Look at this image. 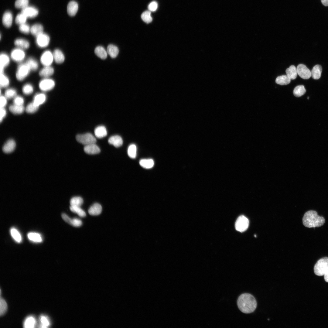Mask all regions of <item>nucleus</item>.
I'll list each match as a JSON object with an SVG mask.
<instances>
[{
	"label": "nucleus",
	"mask_w": 328,
	"mask_h": 328,
	"mask_svg": "<svg viewBox=\"0 0 328 328\" xmlns=\"http://www.w3.org/2000/svg\"><path fill=\"white\" fill-rule=\"evenodd\" d=\"M158 4L155 1L151 2L148 5V9L150 12H154L157 9Z\"/></svg>",
	"instance_id": "5fc2aeb1"
},
{
	"label": "nucleus",
	"mask_w": 328,
	"mask_h": 328,
	"mask_svg": "<svg viewBox=\"0 0 328 328\" xmlns=\"http://www.w3.org/2000/svg\"><path fill=\"white\" fill-rule=\"evenodd\" d=\"M83 198L79 196L72 197L70 201V206L80 207L83 203Z\"/></svg>",
	"instance_id": "ea45409f"
},
{
	"label": "nucleus",
	"mask_w": 328,
	"mask_h": 328,
	"mask_svg": "<svg viewBox=\"0 0 328 328\" xmlns=\"http://www.w3.org/2000/svg\"><path fill=\"white\" fill-rule=\"evenodd\" d=\"M9 84V80L8 77L4 73H0V85L1 87H8Z\"/></svg>",
	"instance_id": "58836bf2"
},
{
	"label": "nucleus",
	"mask_w": 328,
	"mask_h": 328,
	"mask_svg": "<svg viewBox=\"0 0 328 328\" xmlns=\"http://www.w3.org/2000/svg\"><path fill=\"white\" fill-rule=\"evenodd\" d=\"M76 138L78 142L85 145L95 143L96 142L95 138L93 135L89 133L78 135L76 136Z\"/></svg>",
	"instance_id": "39448f33"
},
{
	"label": "nucleus",
	"mask_w": 328,
	"mask_h": 328,
	"mask_svg": "<svg viewBox=\"0 0 328 328\" xmlns=\"http://www.w3.org/2000/svg\"><path fill=\"white\" fill-rule=\"evenodd\" d=\"M102 210L101 205L98 203H95L89 208L88 212L91 215L96 216L99 215L101 213Z\"/></svg>",
	"instance_id": "5701e85b"
},
{
	"label": "nucleus",
	"mask_w": 328,
	"mask_h": 328,
	"mask_svg": "<svg viewBox=\"0 0 328 328\" xmlns=\"http://www.w3.org/2000/svg\"><path fill=\"white\" fill-rule=\"evenodd\" d=\"M39 106L36 105L33 102L29 103L26 108V111L29 113H33L38 109Z\"/></svg>",
	"instance_id": "de8ad7c7"
},
{
	"label": "nucleus",
	"mask_w": 328,
	"mask_h": 328,
	"mask_svg": "<svg viewBox=\"0 0 328 328\" xmlns=\"http://www.w3.org/2000/svg\"><path fill=\"white\" fill-rule=\"evenodd\" d=\"M328 270V257H324L319 260L315 264L314 271L317 275H324Z\"/></svg>",
	"instance_id": "7ed1b4c3"
},
{
	"label": "nucleus",
	"mask_w": 328,
	"mask_h": 328,
	"mask_svg": "<svg viewBox=\"0 0 328 328\" xmlns=\"http://www.w3.org/2000/svg\"><path fill=\"white\" fill-rule=\"evenodd\" d=\"M24 103V99L20 96H16L14 98L13 103L14 104L18 105H23Z\"/></svg>",
	"instance_id": "603ef678"
},
{
	"label": "nucleus",
	"mask_w": 328,
	"mask_h": 328,
	"mask_svg": "<svg viewBox=\"0 0 328 328\" xmlns=\"http://www.w3.org/2000/svg\"><path fill=\"white\" fill-rule=\"evenodd\" d=\"M249 224L248 219L244 216L241 215L238 217L236 221L235 228L237 231L242 232L248 229Z\"/></svg>",
	"instance_id": "423d86ee"
},
{
	"label": "nucleus",
	"mask_w": 328,
	"mask_h": 328,
	"mask_svg": "<svg viewBox=\"0 0 328 328\" xmlns=\"http://www.w3.org/2000/svg\"><path fill=\"white\" fill-rule=\"evenodd\" d=\"M17 92L16 90L13 88H9L5 91V96L7 99L14 98L16 96Z\"/></svg>",
	"instance_id": "49530a36"
},
{
	"label": "nucleus",
	"mask_w": 328,
	"mask_h": 328,
	"mask_svg": "<svg viewBox=\"0 0 328 328\" xmlns=\"http://www.w3.org/2000/svg\"><path fill=\"white\" fill-rule=\"evenodd\" d=\"M27 237L30 240L33 242L39 243L42 241L41 236L38 233L29 232L27 234Z\"/></svg>",
	"instance_id": "473e14b6"
},
{
	"label": "nucleus",
	"mask_w": 328,
	"mask_h": 328,
	"mask_svg": "<svg viewBox=\"0 0 328 328\" xmlns=\"http://www.w3.org/2000/svg\"><path fill=\"white\" fill-rule=\"evenodd\" d=\"M15 146L16 144L14 140L12 139H9L4 145L3 151L5 153H11L15 149Z\"/></svg>",
	"instance_id": "6ab92c4d"
},
{
	"label": "nucleus",
	"mask_w": 328,
	"mask_h": 328,
	"mask_svg": "<svg viewBox=\"0 0 328 328\" xmlns=\"http://www.w3.org/2000/svg\"><path fill=\"white\" fill-rule=\"evenodd\" d=\"M9 109L13 114H18L22 113L25 109L23 105H18L13 104L9 106Z\"/></svg>",
	"instance_id": "c85d7f7f"
},
{
	"label": "nucleus",
	"mask_w": 328,
	"mask_h": 328,
	"mask_svg": "<svg viewBox=\"0 0 328 328\" xmlns=\"http://www.w3.org/2000/svg\"><path fill=\"white\" fill-rule=\"evenodd\" d=\"M78 4L75 1H72L70 2L68 4L67 11L68 14L70 16H75L78 11Z\"/></svg>",
	"instance_id": "dca6fc26"
},
{
	"label": "nucleus",
	"mask_w": 328,
	"mask_h": 328,
	"mask_svg": "<svg viewBox=\"0 0 328 328\" xmlns=\"http://www.w3.org/2000/svg\"><path fill=\"white\" fill-rule=\"evenodd\" d=\"M297 73L302 78L308 79L311 76V72L306 65L302 64H299L296 68Z\"/></svg>",
	"instance_id": "9b49d317"
},
{
	"label": "nucleus",
	"mask_w": 328,
	"mask_h": 328,
	"mask_svg": "<svg viewBox=\"0 0 328 328\" xmlns=\"http://www.w3.org/2000/svg\"><path fill=\"white\" fill-rule=\"evenodd\" d=\"M137 148L134 144L130 145L128 149V156L132 159L135 158L136 156Z\"/></svg>",
	"instance_id": "a19ab883"
},
{
	"label": "nucleus",
	"mask_w": 328,
	"mask_h": 328,
	"mask_svg": "<svg viewBox=\"0 0 328 328\" xmlns=\"http://www.w3.org/2000/svg\"><path fill=\"white\" fill-rule=\"evenodd\" d=\"M21 12L25 15L27 18H33L38 15V11L34 7L28 6L22 9Z\"/></svg>",
	"instance_id": "f8f14e48"
},
{
	"label": "nucleus",
	"mask_w": 328,
	"mask_h": 328,
	"mask_svg": "<svg viewBox=\"0 0 328 328\" xmlns=\"http://www.w3.org/2000/svg\"><path fill=\"white\" fill-rule=\"evenodd\" d=\"M13 19L12 15L10 11L5 12L2 16V22L3 25L7 28L11 26Z\"/></svg>",
	"instance_id": "f3484780"
},
{
	"label": "nucleus",
	"mask_w": 328,
	"mask_h": 328,
	"mask_svg": "<svg viewBox=\"0 0 328 328\" xmlns=\"http://www.w3.org/2000/svg\"><path fill=\"white\" fill-rule=\"evenodd\" d=\"M139 164L142 167L146 169H149L153 166L154 162L152 159H143L140 161Z\"/></svg>",
	"instance_id": "72a5a7b5"
},
{
	"label": "nucleus",
	"mask_w": 328,
	"mask_h": 328,
	"mask_svg": "<svg viewBox=\"0 0 328 328\" xmlns=\"http://www.w3.org/2000/svg\"><path fill=\"white\" fill-rule=\"evenodd\" d=\"M322 68L319 65H316L313 68L311 72V76L314 79H319L321 77Z\"/></svg>",
	"instance_id": "b1692460"
},
{
	"label": "nucleus",
	"mask_w": 328,
	"mask_h": 328,
	"mask_svg": "<svg viewBox=\"0 0 328 328\" xmlns=\"http://www.w3.org/2000/svg\"><path fill=\"white\" fill-rule=\"evenodd\" d=\"M54 60L58 64L63 63L65 60V56L62 51L59 49H55L53 52Z\"/></svg>",
	"instance_id": "412c9836"
},
{
	"label": "nucleus",
	"mask_w": 328,
	"mask_h": 328,
	"mask_svg": "<svg viewBox=\"0 0 328 328\" xmlns=\"http://www.w3.org/2000/svg\"><path fill=\"white\" fill-rule=\"evenodd\" d=\"M286 75L291 80H294L296 78L297 75V69L295 66L292 65L285 70Z\"/></svg>",
	"instance_id": "a878e982"
},
{
	"label": "nucleus",
	"mask_w": 328,
	"mask_h": 328,
	"mask_svg": "<svg viewBox=\"0 0 328 328\" xmlns=\"http://www.w3.org/2000/svg\"><path fill=\"white\" fill-rule=\"evenodd\" d=\"M107 52L111 58H115L118 54L119 50L116 46L110 44L107 47Z\"/></svg>",
	"instance_id": "c756f323"
},
{
	"label": "nucleus",
	"mask_w": 328,
	"mask_h": 328,
	"mask_svg": "<svg viewBox=\"0 0 328 328\" xmlns=\"http://www.w3.org/2000/svg\"><path fill=\"white\" fill-rule=\"evenodd\" d=\"M10 57L7 54L2 53L0 55V73H4L5 68L9 63Z\"/></svg>",
	"instance_id": "4468645a"
},
{
	"label": "nucleus",
	"mask_w": 328,
	"mask_h": 328,
	"mask_svg": "<svg viewBox=\"0 0 328 328\" xmlns=\"http://www.w3.org/2000/svg\"><path fill=\"white\" fill-rule=\"evenodd\" d=\"M27 18V17L25 15L21 12L16 16L15 22L16 24L20 25L26 23Z\"/></svg>",
	"instance_id": "79ce46f5"
},
{
	"label": "nucleus",
	"mask_w": 328,
	"mask_h": 328,
	"mask_svg": "<svg viewBox=\"0 0 328 328\" xmlns=\"http://www.w3.org/2000/svg\"><path fill=\"white\" fill-rule=\"evenodd\" d=\"M63 219L67 223L75 227H79L82 224V221L77 218H71L66 214L63 213L61 215Z\"/></svg>",
	"instance_id": "ddd939ff"
},
{
	"label": "nucleus",
	"mask_w": 328,
	"mask_h": 328,
	"mask_svg": "<svg viewBox=\"0 0 328 328\" xmlns=\"http://www.w3.org/2000/svg\"><path fill=\"white\" fill-rule=\"evenodd\" d=\"M46 97L45 94L43 93L37 94L34 96L33 102L37 106H39L43 104L46 101Z\"/></svg>",
	"instance_id": "cd10ccee"
},
{
	"label": "nucleus",
	"mask_w": 328,
	"mask_h": 328,
	"mask_svg": "<svg viewBox=\"0 0 328 328\" xmlns=\"http://www.w3.org/2000/svg\"><path fill=\"white\" fill-rule=\"evenodd\" d=\"M322 4L325 6H328V0H321Z\"/></svg>",
	"instance_id": "bf43d9fd"
},
{
	"label": "nucleus",
	"mask_w": 328,
	"mask_h": 328,
	"mask_svg": "<svg viewBox=\"0 0 328 328\" xmlns=\"http://www.w3.org/2000/svg\"><path fill=\"white\" fill-rule=\"evenodd\" d=\"M55 85V82L53 79L49 77L44 78L39 82L40 89L43 91H47L53 89Z\"/></svg>",
	"instance_id": "0eeeda50"
},
{
	"label": "nucleus",
	"mask_w": 328,
	"mask_h": 328,
	"mask_svg": "<svg viewBox=\"0 0 328 328\" xmlns=\"http://www.w3.org/2000/svg\"><path fill=\"white\" fill-rule=\"evenodd\" d=\"M70 208L72 212L77 214L80 217H83L86 216L85 212L80 207L70 206Z\"/></svg>",
	"instance_id": "4c0bfd02"
},
{
	"label": "nucleus",
	"mask_w": 328,
	"mask_h": 328,
	"mask_svg": "<svg viewBox=\"0 0 328 328\" xmlns=\"http://www.w3.org/2000/svg\"><path fill=\"white\" fill-rule=\"evenodd\" d=\"M324 218L319 216L314 210H309L305 213L302 218L303 225L309 228L319 227L323 225Z\"/></svg>",
	"instance_id": "f03ea898"
},
{
	"label": "nucleus",
	"mask_w": 328,
	"mask_h": 328,
	"mask_svg": "<svg viewBox=\"0 0 328 328\" xmlns=\"http://www.w3.org/2000/svg\"><path fill=\"white\" fill-rule=\"evenodd\" d=\"M54 72V68L51 66H44L39 72V76L44 78L49 77Z\"/></svg>",
	"instance_id": "4be33fe9"
},
{
	"label": "nucleus",
	"mask_w": 328,
	"mask_h": 328,
	"mask_svg": "<svg viewBox=\"0 0 328 328\" xmlns=\"http://www.w3.org/2000/svg\"><path fill=\"white\" fill-rule=\"evenodd\" d=\"M7 306L6 301L3 298H0V315H3L6 312Z\"/></svg>",
	"instance_id": "8fccbe9b"
},
{
	"label": "nucleus",
	"mask_w": 328,
	"mask_h": 328,
	"mask_svg": "<svg viewBox=\"0 0 328 328\" xmlns=\"http://www.w3.org/2000/svg\"><path fill=\"white\" fill-rule=\"evenodd\" d=\"M237 305L241 312L245 313H249L255 309L257 303L255 298L252 295L244 293L238 297Z\"/></svg>",
	"instance_id": "f257e3e1"
},
{
	"label": "nucleus",
	"mask_w": 328,
	"mask_h": 328,
	"mask_svg": "<svg viewBox=\"0 0 328 328\" xmlns=\"http://www.w3.org/2000/svg\"><path fill=\"white\" fill-rule=\"evenodd\" d=\"M29 2V0H16L15 5L16 8L22 9L28 6Z\"/></svg>",
	"instance_id": "37998d69"
},
{
	"label": "nucleus",
	"mask_w": 328,
	"mask_h": 328,
	"mask_svg": "<svg viewBox=\"0 0 328 328\" xmlns=\"http://www.w3.org/2000/svg\"><path fill=\"white\" fill-rule=\"evenodd\" d=\"M36 323V320L32 316H30L26 318L24 323L25 328H33Z\"/></svg>",
	"instance_id": "c03bdc74"
},
{
	"label": "nucleus",
	"mask_w": 328,
	"mask_h": 328,
	"mask_svg": "<svg viewBox=\"0 0 328 328\" xmlns=\"http://www.w3.org/2000/svg\"><path fill=\"white\" fill-rule=\"evenodd\" d=\"M41 327L46 328L50 325V322L47 318L44 316H42L40 318Z\"/></svg>",
	"instance_id": "864d4df0"
},
{
	"label": "nucleus",
	"mask_w": 328,
	"mask_h": 328,
	"mask_svg": "<svg viewBox=\"0 0 328 328\" xmlns=\"http://www.w3.org/2000/svg\"><path fill=\"white\" fill-rule=\"evenodd\" d=\"M26 63L29 67L31 70L35 71L39 67V64L37 61L35 59L30 57L28 58Z\"/></svg>",
	"instance_id": "f704fd0d"
},
{
	"label": "nucleus",
	"mask_w": 328,
	"mask_h": 328,
	"mask_svg": "<svg viewBox=\"0 0 328 328\" xmlns=\"http://www.w3.org/2000/svg\"><path fill=\"white\" fill-rule=\"evenodd\" d=\"M31 69L27 64L21 63L18 67L16 73V77L19 81L24 80L29 74Z\"/></svg>",
	"instance_id": "20e7f679"
},
{
	"label": "nucleus",
	"mask_w": 328,
	"mask_h": 328,
	"mask_svg": "<svg viewBox=\"0 0 328 328\" xmlns=\"http://www.w3.org/2000/svg\"><path fill=\"white\" fill-rule=\"evenodd\" d=\"M96 55L102 59H105L107 56V52L102 46H98L96 47L94 50Z\"/></svg>",
	"instance_id": "7c9ffc66"
},
{
	"label": "nucleus",
	"mask_w": 328,
	"mask_h": 328,
	"mask_svg": "<svg viewBox=\"0 0 328 328\" xmlns=\"http://www.w3.org/2000/svg\"><path fill=\"white\" fill-rule=\"evenodd\" d=\"M50 41V38L49 36L43 32L36 36V44L40 48L46 47L49 45Z\"/></svg>",
	"instance_id": "6e6552de"
},
{
	"label": "nucleus",
	"mask_w": 328,
	"mask_h": 328,
	"mask_svg": "<svg viewBox=\"0 0 328 328\" xmlns=\"http://www.w3.org/2000/svg\"><path fill=\"white\" fill-rule=\"evenodd\" d=\"M25 56L26 53L23 50L18 47L13 49L10 54L11 59L17 62L22 61Z\"/></svg>",
	"instance_id": "9d476101"
},
{
	"label": "nucleus",
	"mask_w": 328,
	"mask_h": 328,
	"mask_svg": "<svg viewBox=\"0 0 328 328\" xmlns=\"http://www.w3.org/2000/svg\"><path fill=\"white\" fill-rule=\"evenodd\" d=\"M6 114V111L4 108H0V122H1Z\"/></svg>",
	"instance_id": "4d7b16f0"
},
{
	"label": "nucleus",
	"mask_w": 328,
	"mask_h": 328,
	"mask_svg": "<svg viewBox=\"0 0 328 328\" xmlns=\"http://www.w3.org/2000/svg\"><path fill=\"white\" fill-rule=\"evenodd\" d=\"M43 28L40 24L36 23L33 25L31 27L30 32L36 37L43 32Z\"/></svg>",
	"instance_id": "bb28decb"
},
{
	"label": "nucleus",
	"mask_w": 328,
	"mask_h": 328,
	"mask_svg": "<svg viewBox=\"0 0 328 328\" xmlns=\"http://www.w3.org/2000/svg\"><path fill=\"white\" fill-rule=\"evenodd\" d=\"M291 79L286 75H282L278 77L276 80V84L281 85H286L290 83Z\"/></svg>",
	"instance_id": "2f4dec72"
},
{
	"label": "nucleus",
	"mask_w": 328,
	"mask_h": 328,
	"mask_svg": "<svg viewBox=\"0 0 328 328\" xmlns=\"http://www.w3.org/2000/svg\"><path fill=\"white\" fill-rule=\"evenodd\" d=\"M22 91L24 94L29 95L33 93V87L31 84L29 83L26 84L23 87Z\"/></svg>",
	"instance_id": "09e8293b"
},
{
	"label": "nucleus",
	"mask_w": 328,
	"mask_h": 328,
	"mask_svg": "<svg viewBox=\"0 0 328 328\" xmlns=\"http://www.w3.org/2000/svg\"><path fill=\"white\" fill-rule=\"evenodd\" d=\"M151 14L150 11H146L143 12L142 14L141 15V18L145 22L149 23L151 22L152 20Z\"/></svg>",
	"instance_id": "a18cd8bd"
},
{
	"label": "nucleus",
	"mask_w": 328,
	"mask_h": 328,
	"mask_svg": "<svg viewBox=\"0 0 328 328\" xmlns=\"http://www.w3.org/2000/svg\"><path fill=\"white\" fill-rule=\"evenodd\" d=\"M14 43L17 47L23 50L28 49L30 46L29 42L26 39L22 38L16 39L15 40Z\"/></svg>",
	"instance_id": "aec40b11"
},
{
	"label": "nucleus",
	"mask_w": 328,
	"mask_h": 328,
	"mask_svg": "<svg viewBox=\"0 0 328 328\" xmlns=\"http://www.w3.org/2000/svg\"><path fill=\"white\" fill-rule=\"evenodd\" d=\"M108 143L116 148L121 146L123 143V140L120 136L115 135L111 136L108 139Z\"/></svg>",
	"instance_id": "a211bd4d"
},
{
	"label": "nucleus",
	"mask_w": 328,
	"mask_h": 328,
	"mask_svg": "<svg viewBox=\"0 0 328 328\" xmlns=\"http://www.w3.org/2000/svg\"><path fill=\"white\" fill-rule=\"evenodd\" d=\"M324 279L325 281L328 282V270L324 275Z\"/></svg>",
	"instance_id": "13d9d810"
},
{
	"label": "nucleus",
	"mask_w": 328,
	"mask_h": 328,
	"mask_svg": "<svg viewBox=\"0 0 328 328\" xmlns=\"http://www.w3.org/2000/svg\"><path fill=\"white\" fill-rule=\"evenodd\" d=\"M53 61V53L49 50L44 51L40 56V62L44 66H51Z\"/></svg>",
	"instance_id": "1a4fd4ad"
},
{
	"label": "nucleus",
	"mask_w": 328,
	"mask_h": 328,
	"mask_svg": "<svg viewBox=\"0 0 328 328\" xmlns=\"http://www.w3.org/2000/svg\"><path fill=\"white\" fill-rule=\"evenodd\" d=\"M31 27L29 25L25 23L20 25L19 27V30L22 32L27 34L30 32Z\"/></svg>",
	"instance_id": "3c124183"
},
{
	"label": "nucleus",
	"mask_w": 328,
	"mask_h": 328,
	"mask_svg": "<svg viewBox=\"0 0 328 328\" xmlns=\"http://www.w3.org/2000/svg\"><path fill=\"white\" fill-rule=\"evenodd\" d=\"M306 92V90L303 85H298L294 89L293 93L294 95L299 97L304 95Z\"/></svg>",
	"instance_id": "c9c22d12"
},
{
	"label": "nucleus",
	"mask_w": 328,
	"mask_h": 328,
	"mask_svg": "<svg viewBox=\"0 0 328 328\" xmlns=\"http://www.w3.org/2000/svg\"><path fill=\"white\" fill-rule=\"evenodd\" d=\"M11 235L14 239L17 242L20 243L22 241V237L19 231L15 228H12L10 230Z\"/></svg>",
	"instance_id": "e433bc0d"
},
{
	"label": "nucleus",
	"mask_w": 328,
	"mask_h": 328,
	"mask_svg": "<svg viewBox=\"0 0 328 328\" xmlns=\"http://www.w3.org/2000/svg\"><path fill=\"white\" fill-rule=\"evenodd\" d=\"M94 134L96 137L101 138L106 136L107 132L105 127L103 126H99L97 127L94 130Z\"/></svg>",
	"instance_id": "393cba45"
},
{
	"label": "nucleus",
	"mask_w": 328,
	"mask_h": 328,
	"mask_svg": "<svg viewBox=\"0 0 328 328\" xmlns=\"http://www.w3.org/2000/svg\"><path fill=\"white\" fill-rule=\"evenodd\" d=\"M84 149L85 152L89 154H97L100 152V148L95 143L85 145Z\"/></svg>",
	"instance_id": "2eb2a0df"
},
{
	"label": "nucleus",
	"mask_w": 328,
	"mask_h": 328,
	"mask_svg": "<svg viewBox=\"0 0 328 328\" xmlns=\"http://www.w3.org/2000/svg\"><path fill=\"white\" fill-rule=\"evenodd\" d=\"M7 98L5 96L2 95L0 97V108H4L7 103Z\"/></svg>",
	"instance_id": "6e6d98bb"
}]
</instances>
